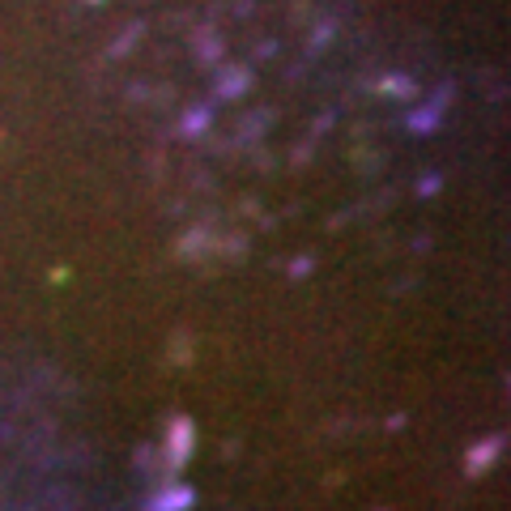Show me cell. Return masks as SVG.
Listing matches in <instances>:
<instances>
[{
	"label": "cell",
	"mask_w": 511,
	"mask_h": 511,
	"mask_svg": "<svg viewBox=\"0 0 511 511\" xmlns=\"http://www.w3.org/2000/svg\"><path fill=\"white\" fill-rule=\"evenodd\" d=\"M167 456H171V469H179L183 460L192 456V422L188 418H175L171 422V439H167Z\"/></svg>",
	"instance_id": "cell-1"
},
{
	"label": "cell",
	"mask_w": 511,
	"mask_h": 511,
	"mask_svg": "<svg viewBox=\"0 0 511 511\" xmlns=\"http://www.w3.org/2000/svg\"><path fill=\"white\" fill-rule=\"evenodd\" d=\"M498 451H503V435H490V439H482L469 456H465V465H469V477H482L494 460H498Z\"/></svg>",
	"instance_id": "cell-2"
},
{
	"label": "cell",
	"mask_w": 511,
	"mask_h": 511,
	"mask_svg": "<svg viewBox=\"0 0 511 511\" xmlns=\"http://www.w3.org/2000/svg\"><path fill=\"white\" fill-rule=\"evenodd\" d=\"M443 102H447V90H439V98L430 102V107H422V111L409 115V128H414V132H435V128H439V111H443Z\"/></svg>",
	"instance_id": "cell-3"
},
{
	"label": "cell",
	"mask_w": 511,
	"mask_h": 511,
	"mask_svg": "<svg viewBox=\"0 0 511 511\" xmlns=\"http://www.w3.org/2000/svg\"><path fill=\"white\" fill-rule=\"evenodd\" d=\"M192 507V490L188 486H171L167 494H158L149 503V511H188Z\"/></svg>",
	"instance_id": "cell-4"
},
{
	"label": "cell",
	"mask_w": 511,
	"mask_h": 511,
	"mask_svg": "<svg viewBox=\"0 0 511 511\" xmlns=\"http://www.w3.org/2000/svg\"><path fill=\"white\" fill-rule=\"evenodd\" d=\"M247 85H251V73H247V69H226V73L218 77V94H222V98H234V94H243Z\"/></svg>",
	"instance_id": "cell-5"
},
{
	"label": "cell",
	"mask_w": 511,
	"mask_h": 511,
	"mask_svg": "<svg viewBox=\"0 0 511 511\" xmlns=\"http://www.w3.org/2000/svg\"><path fill=\"white\" fill-rule=\"evenodd\" d=\"M209 120H214V111H209V107H196V111H188V115H183V132H188V136H200L204 128H209Z\"/></svg>",
	"instance_id": "cell-6"
},
{
	"label": "cell",
	"mask_w": 511,
	"mask_h": 511,
	"mask_svg": "<svg viewBox=\"0 0 511 511\" xmlns=\"http://www.w3.org/2000/svg\"><path fill=\"white\" fill-rule=\"evenodd\" d=\"M384 94H405V98H409V94H418V85L409 81V77H388V81H384Z\"/></svg>",
	"instance_id": "cell-7"
},
{
	"label": "cell",
	"mask_w": 511,
	"mask_h": 511,
	"mask_svg": "<svg viewBox=\"0 0 511 511\" xmlns=\"http://www.w3.org/2000/svg\"><path fill=\"white\" fill-rule=\"evenodd\" d=\"M218 51H222V43H218V38H209V34L200 38V60H218Z\"/></svg>",
	"instance_id": "cell-8"
},
{
	"label": "cell",
	"mask_w": 511,
	"mask_h": 511,
	"mask_svg": "<svg viewBox=\"0 0 511 511\" xmlns=\"http://www.w3.org/2000/svg\"><path fill=\"white\" fill-rule=\"evenodd\" d=\"M290 273H294V277H307V273H312V260L302 255V260H294V265H290Z\"/></svg>",
	"instance_id": "cell-9"
},
{
	"label": "cell",
	"mask_w": 511,
	"mask_h": 511,
	"mask_svg": "<svg viewBox=\"0 0 511 511\" xmlns=\"http://www.w3.org/2000/svg\"><path fill=\"white\" fill-rule=\"evenodd\" d=\"M94 5H98V0H94Z\"/></svg>",
	"instance_id": "cell-10"
}]
</instances>
